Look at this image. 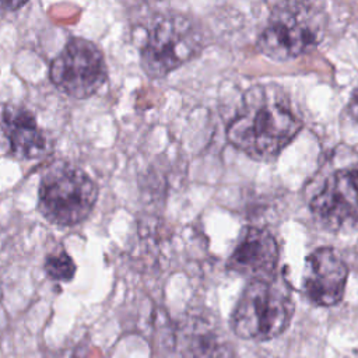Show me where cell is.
Listing matches in <instances>:
<instances>
[{
  "label": "cell",
  "instance_id": "obj_1",
  "mask_svg": "<svg viewBox=\"0 0 358 358\" xmlns=\"http://www.w3.org/2000/svg\"><path fill=\"white\" fill-rule=\"evenodd\" d=\"M302 120L280 91L252 88L239 115L229 123L227 137L252 158L268 159L280 154L296 136Z\"/></svg>",
  "mask_w": 358,
  "mask_h": 358
},
{
  "label": "cell",
  "instance_id": "obj_2",
  "mask_svg": "<svg viewBox=\"0 0 358 358\" xmlns=\"http://www.w3.org/2000/svg\"><path fill=\"white\" fill-rule=\"evenodd\" d=\"M292 313L294 302L278 280L253 278L238 299L231 327L241 338L266 341L288 327Z\"/></svg>",
  "mask_w": 358,
  "mask_h": 358
},
{
  "label": "cell",
  "instance_id": "obj_3",
  "mask_svg": "<svg viewBox=\"0 0 358 358\" xmlns=\"http://www.w3.org/2000/svg\"><path fill=\"white\" fill-rule=\"evenodd\" d=\"M98 199V186L81 168L57 161L42 175L38 210L50 224L71 227L84 221Z\"/></svg>",
  "mask_w": 358,
  "mask_h": 358
},
{
  "label": "cell",
  "instance_id": "obj_4",
  "mask_svg": "<svg viewBox=\"0 0 358 358\" xmlns=\"http://www.w3.org/2000/svg\"><path fill=\"white\" fill-rule=\"evenodd\" d=\"M324 17L312 3H280L262 31L257 46L273 60L295 59L313 49L323 35Z\"/></svg>",
  "mask_w": 358,
  "mask_h": 358
},
{
  "label": "cell",
  "instance_id": "obj_5",
  "mask_svg": "<svg viewBox=\"0 0 358 358\" xmlns=\"http://www.w3.org/2000/svg\"><path fill=\"white\" fill-rule=\"evenodd\" d=\"M203 34L193 20L182 14L155 21L140 49V64L151 78H161L193 59L203 48Z\"/></svg>",
  "mask_w": 358,
  "mask_h": 358
},
{
  "label": "cell",
  "instance_id": "obj_6",
  "mask_svg": "<svg viewBox=\"0 0 358 358\" xmlns=\"http://www.w3.org/2000/svg\"><path fill=\"white\" fill-rule=\"evenodd\" d=\"M50 81L66 95L84 99L106 81V62L101 48L90 39L70 38L49 67Z\"/></svg>",
  "mask_w": 358,
  "mask_h": 358
},
{
  "label": "cell",
  "instance_id": "obj_7",
  "mask_svg": "<svg viewBox=\"0 0 358 358\" xmlns=\"http://www.w3.org/2000/svg\"><path fill=\"white\" fill-rule=\"evenodd\" d=\"M312 213L331 229L358 228V168H345L327 178L310 201Z\"/></svg>",
  "mask_w": 358,
  "mask_h": 358
},
{
  "label": "cell",
  "instance_id": "obj_8",
  "mask_svg": "<svg viewBox=\"0 0 358 358\" xmlns=\"http://www.w3.org/2000/svg\"><path fill=\"white\" fill-rule=\"evenodd\" d=\"M348 267L331 248H319L306 257L302 287L316 305L331 306L344 295Z\"/></svg>",
  "mask_w": 358,
  "mask_h": 358
},
{
  "label": "cell",
  "instance_id": "obj_9",
  "mask_svg": "<svg viewBox=\"0 0 358 358\" xmlns=\"http://www.w3.org/2000/svg\"><path fill=\"white\" fill-rule=\"evenodd\" d=\"M278 245L260 228H246L228 259V268L253 278L273 277L278 263Z\"/></svg>",
  "mask_w": 358,
  "mask_h": 358
},
{
  "label": "cell",
  "instance_id": "obj_10",
  "mask_svg": "<svg viewBox=\"0 0 358 358\" xmlns=\"http://www.w3.org/2000/svg\"><path fill=\"white\" fill-rule=\"evenodd\" d=\"M1 127L15 158L36 159L49 151V138L29 109L6 105L1 112Z\"/></svg>",
  "mask_w": 358,
  "mask_h": 358
},
{
  "label": "cell",
  "instance_id": "obj_11",
  "mask_svg": "<svg viewBox=\"0 0 358 358\" xmlns=\"http://www.w3.org/2000/svg\"><path fill=\"white\" fill-rule=\"evenodd\" d=\"M43 270L46 275L53 281L69 282L76 275V263L64 248H57L46 255L43 262Z\"/></svg>",
  "mask_w": 358,
  "mask_h": 358
},
{
  "label": "cell",
  "instance_id": "obj_12",
  "mask_svg": "<svg viewBox=\"0 0 358 358\" xmlns=\"http://www.w3.org/2000/svg\"><path fill=\"white\" fill-rule=\"evenodd\" d=\"M350 112L354 116V119L358 122V87L351 98V103H350Z\"/></svg>",
  "mask_w": 358,
  "mask_h": 358
}]
</instances>
